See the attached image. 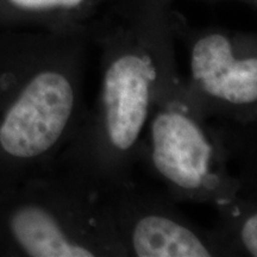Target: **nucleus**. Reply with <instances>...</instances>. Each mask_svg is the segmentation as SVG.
Here are the masks:
<instances>
[{
  "instance_id": "obj_1",
  "label": "nucleus",
  "mask_w": 257,
  "mask_h": 257,
  "mask_svg": "<svg viewBox=\"0 0 257 257\" xmlns=\"http://www.w3.org/2000/svg\"><path fill=\"white\" fill-rule=\"evenodd\" d=\"M174 0H111L89 24L100 80L75 135L57 160L61 174L98 195L133 184L154 107L181 78L172 25Z\"/></svg>"
},
{
  "instance_id": "obj_2",
  "label": "nucleus",
  "mask_w": 257,
  "mask_h": 257,
  "mask_svg": "<svg viewBox=\"0 0 257 257\" xmlns=\"http://www.w3.org/2000/svg\"><path fill=\"white\" fill-rule=\"evenodd\" d=\"M207 119L181 76L154 107L138 163L165 186L172 200L219 211L252 193L249 180L231 170L232 147L224 133Z\"/></svg>"
},
{
  "instance_id": "obj_3",
  "label": "nucleus",
  "mask_w": 257,
  "mask_h": 257,
  "mask_svg": "<svg viewBox=\"0 0 257 257\" xmlns=\"http://www.w3.org/2000/svg\"><path fill=\"white\" fill-rule=\"evenodd\" d=\"M35 198L11 202L4 227L10 245L31 257H126L101 201L60 174Z\"/></svg>"
},
{
  "instance_id": "obj_4",
  "label": "nucleus",
  "mask_w": 257,
  "mask_h": 257,
  "mask_svg": "<svg viewBox=\"0 0 257 257\" xmlns=\"http://www.w3.org/2000/svg\"><path fill=\"white\" fill-rule=\"evenodd\" d=\"M175 38L188 54L185 88L202 113L249 127L257 120L255 32L194 27L172 9Z\"/></svg>"
},
{
  "instance_id": "obj_5",
  "label": "nucleus",
  "mask_w": 257,
  "mask_h": 257,
  "mask_svg": "<svg viewBox=\"0 0 257 257\" xmlns=\"http://www.w3.org/2000/svg\"><path fill=\"white\" fill-rule=\"evenodd\" d=\"M96 197L113 225L126 257H231L224 233L188 219L168 195L153 194L136 182Z\"/></svg>"
},
{
  "instance_id": "obj_6",
  "label": "nucleus",
  "mask_w": 257,
  "mask_h": 257,
  "mask_svg": "<svg viewBox=\"0 0 257 257\" xmlns=\"http://www.w3.org/2000/svg\"><path fill=\"white\" fill-rule=\"evenodd\" d=\"M11 11L35 17L51 31L87 29L111 0H2Z\"/></svg>"
},
{
  "instance_id": "obj_7",
  "label": "nucleus",
  "mask_w": 257,
  "mask_h": 257,
  "mask_svg": "<svg viewBox=\"0 0 257 257\" xmlns=\"http://www.w3.org/2000/svg\"><path fill=\"white\" fill-rule=\"evenodd\" d=\"M238 2H242L244 4L251 6V8H256V4H257V0H238Z\"/></svg>"
}]
</instances>
